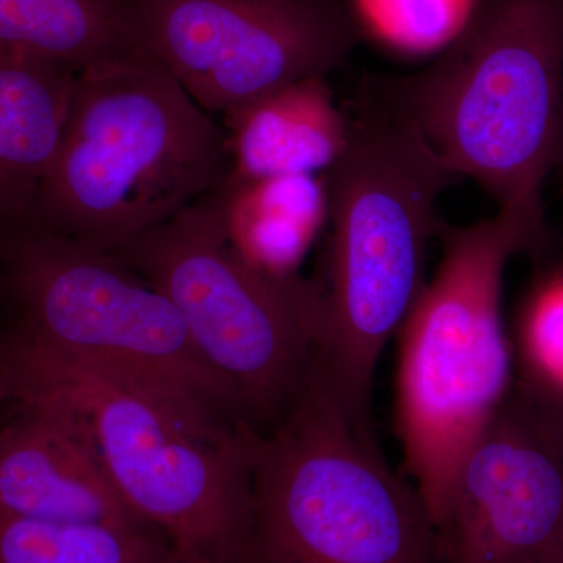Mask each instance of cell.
<instances>
[{
    "label": "cell",
    "mask_w": 563,
    "mask_h": 563,
    "mask_svg": "<svg viewBox=\"0 0 563 563\" xmlns=\"http://www.w3.org/2000/svg\"><path fill=\"white\" fill-rule=\"evenodd\" d=\"M0 395L76 415L133 514L179 563H243L257 432L196 409L129 374L0 346Z\"/></svg>",
    "instance_id": "cell-1"
},
{
    "label": "cell",
    "mask_w": 563,
    "mask_h": 563,
    "mask_svg": "<svg viewBox=\"0 0 563 563\" xmlns=\"http://www.w3.org/2000/svg\"><path fill=\"white\" fill-rule=\"evenodd\" d=\"M350 141L324 173L331 224L321 377L369 422L374 377L428 277L437 203L459 180L417 122L376 87L350 118Z\"/></svg>",
    "instance_id": "cell-2"
},
{
    "label": "cell",
    "mask_w": 563,
    "mask_h": 563,
    "mask_svg": "<svg viewBox=\"0 0 563 563\" xmlns=\"http://www.w3.org/2000/svg\"><path fill=\"white\" fill-rule=\"evenodd\" d=\"M435 239L439 265L396 335L395 422L404 466L437 529L459 463L512 393L507 266L555 239L544 213L526 209L470 225L440 220Z\"/></svg>",
    "instance_id": "cell-3"
},
{
    "label": "cell",
    "mask_w": 563,
    "mask_h": 563,
    "mask_svg": "<svg viewBox=\"0 0 563 563\" xmlns=\"http://www.w3.org/2000/svg\"><path fill=\"white\" fill-rule=\"evenodd\" d=\"M228 139L144 52L79 70L31 222L111 252L229 179Z\"/></svg>",
    "instance_id": "cell-4"
},
{
    "label": "cell",
    "mask_w": 563,
    "mask_h": 563,
    "mask_svg": "<svg viewBox=\"0 0 563 563\" xmlns=\"http://www.w3.org/2000/svg\"><path fill=\"white\" fill-rule=\"evenodd\" d=\"M376 88L498 209L544 213L563 161V0H476L431 65Z\"/></svg>",
    "instance_id": "cell-5"
},
{
    "label": "cell",
    "mask_w": 563,
    "mask_h": 563,
    "mask_svg": "<svg viewBox=\"0 0 563 563\" xmlns=\"http://www.w3.org/2000/svg\"><path fill=\"white\" fill-rule=\"evenodd\" d=\"M243 563H440L420 493L320 374L254 437Z\"/></svg>",
    "instance_id": "cell-6"
},
{
    "label": "cell",
    "mask_w": 563,
    "mask_h": 563,
    "mask_svg": "<svg viewBox=\"0 0 563 563\" xmlns=\"http://www.w3.org/2000/svg\"><path fill=\"white\" fill-rule=\"evenodd\" d=\"M221 188L111 254L173 303L244 422L265 433L320 374L324 303L320 287L274 279L240 254Z\"/></svg>",
    "instance_id": "cell-7"
},
{
    "label": "cell",
    "mask_w": 563,
    "mask_h": 563,
    "mask_svg": "<svg viewBox=\"0 0 563 563\" xmlns=\"http://www.w3.org/2000/svg\"><path fill=\"white\" fill-rule=\"evenodd\" d=\"M0 346L129 374L250 428L173 303L111 252L31 222L0 224Z\"/></svg>",
    "instance_id": "cell-8"
},
{
    "label": "cell",
    "mask_w": 563,
    "mask_h": 563,
    "mask_svg": "<svg viewBox=\"0 0 563 563\" xmlns=\"http://www.w3.org/2000/svg\"><path fill=\"white\" fill-rule=\"evenodd\" d=\"M136 46L209 113L350 60L358 27L344 0H124Z\"/></svg>",
    "instance_id": "cell-9"
},
{
    "label": "cell",
    "mask_w": 563,
    "mask_h": 563,
    "mask_svg": "<svg viewBox=\"0 0 563 563\" xmlns=\"http://www.w3.org/2000/svg\"><path fill=\"white\" fill-rule=\"evenodd\" d=\"M437 537L440 563L563 553V455L514 388L459 463Z\"/></svg>",
    "instance_id": "cell-10"
},
{
    "label": "cell",
    "mask_w": 563,
    "mask_h": 563,
    "mask_svg": "<svg viewBox=\"0 0 563 563\" xmlns=\"http://www.w3.org/2000/svg\"><path fill=\"white\" fill-rule=\"evenodd\" d=\"M5 404L13 410L0 420V512L151 529L122 499L76 415L46 399Z\"/></svg>",
    "instance_id": "cell-11"
},
{
    "label": "cell",
    "mask_w": 563,
    "mask_h": 563,
    "mask_svg": "<svg viewBox=\"0 0 563 563\" xmlns=\"http://www.w3.org/2000/svg\"><path fill=\"white\" fill-rule=\"evenodd\" d=\"M232 180L324 174L350 141L328 76L296 80L224 114Z\"/></svg>",
    "instance_id": "cell-12"
},
{
    "label": "cell",
    "mask_w": 563,
    "mask_h": 563,
    "mask_svg": "<svg viewBox=\"0 0 563 563\" xmlns=\"http://www.w3.org/2000/svg\"><path fill=\"white\" fill-rule=\"evenodd\" d=\"M77 73L0 47V224L31 220L60 151Z\"/></svg>",
    "instance_id": "cell-13"
},
{
    "label": "cell",
    "mask_w": 563,
    "mask_h": 563,
    "mask_svg": "<svg viewBox=\"0 0 563 563\" xmlns=\"http://www.w3.org/2000/svg\"><path fill=\"white\" fill-rule=\"evenodd\" d=\"M221 195L225 228L240 254L274 279H301L299 265L329 224L324 174L228 179Z\"/></svg>",
    "instance_id": "cell-14"
},
{
    "label": "cell",
    "mask_w": 563,
    "mask_h": 563,
    "mask_svg": "<svg viewBox=\"0 0 563 563\" xmlns=\"http://www.w3.org/2000/svg\"><path fill=\"white\" fill-rule=\"evenodd\" d=\"M0 47L84 70L140 54L124 0H0Z\"/></svg>",
    "instance_id": "cell-15"
},
{
    "label": "cell",
    "mask_w": 563,
    "mask_h": 563,
    "mask_svg": "<svg viewBox=\"0 0 563 563\" xmlns=\"http://www.w3.org/2000/svg\"><path fill=\"white\" fill-rule=\"evenodd\" d=\"M537 255L509 332L514 390L533 404H563V252Z\"/></svg>",
    "instance_id": "cell-16"
},
{
    "label": "cell",
    "mask_w": 563,
    "mask_h": 563,
    "mask_svg": "<svg viewBox=\"0 0 563 563\" xmlns=\"http://www.w3.org/2000/svg\"><path fill=\"white\" fill-rule=\"evenodd\" d=\"M173 558L172 547L152 529L0 512V563H163Z\"/></svg>",
    "instance_id": "cell-17"
},
{
    "label": "cell",
    "mask_w": 563,
    "mask_h": 563,
    "mask_svg": "<svg viewBox=\"0 0 563 563\" xmlns=\"http://www.w3.org/2000/svg\"><path fill=\"white\" fill-rule=\"evenodd\" d=\"M476 0H352L351 14L377 40L409 54L443 51Z\"/></svg>",
    "instance_id": "cell-18"
},
{
    "label": "cell",
    "mask_w": 563,
    "mask_h": 563,
    "mask_svg": "<svg viewBox=\"0 0 563 563\" xmlns=\"http://www.w3.org/2000/svg\"><path fill=\"white\" fill-rule=\"evenodd\" d=\"M528 404L531 406L533 413L537 415V418H539V421L542 422L544 431H547L563 455V404H551V406H533L531 402Z\"/></svg>",
    "instance_id": "cell-19"
},
{
    "label": "cell",
    "mask_w": 563,
    "mask_h": 563,
    "mask_svg": "<svg viewBox=\"0 0 563 563\" xmlns=\"http://www.w3.org/2000/svg\"><path fill=\"white\" fill-rule=\"evenodd\" d=\"M558 173L561 174V179H562V190H563V161L561 163V166H559L558 168ZM562 225H563V222H562ZM562 239H563V235H562Z\"/></svg>",
    "instance_id": "cell-20"
},
{
    "label": "cell",
    "mask_w": 563,
    "mask_h": 563,
    "mask_svg": "<svg viewBox=\"0 0 563 563\" xmlns=\"http://www.w3.org/2000/svg\"><path fill=\"white\" fill-rule=\"evenodd\" d=\"M550 563H563V553L559 554L553 562Z\"/></svg>",
    "instance_id": "cell-21"
},
{
    "label": "cell",
    "mask_w": 563,
    "mask_h": 563,
    "mask_svg": "<svg viewBox=\"0 0 563 563\" xmlns=\"http://www.w3.org/2000/svg\"><path fill=\"white\" fill-rule=\"evenodd\" d=\"M163 563H179L176 558L169 559V561L163 562Z\"/></svg>",
    "instance_id": "cell-22"
},
{
    "label": "cell",
    "mask_w": 563,
    "mask_h": 563,
    "mask_svg": "<svg viewBox=\"0 0 563 563\" xmlns=\"http://www.w3.org/2000/svg\"><path fill=\"white\" fill-rule=\"evenodd\" d=\"M0 301H2V280H0Z\"/></svg>",
    "instance_id": "cell-23"
},
{
    "label": "cell",
    "mask_w": 563,
    "mask_h": 563,
    "mask_svg": "<svg viewBox=\"0 0 563 563\" xmlns=\"http://www.w3.org/2000/svg\"><path fill=\"white\" fill-rule=\"evenodd\" d=\"M3 406V401H2V395H0V407Z\"/></svg>",
    "instance_id": "cell-24"
}]
</instances>
